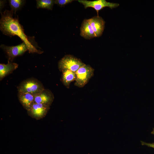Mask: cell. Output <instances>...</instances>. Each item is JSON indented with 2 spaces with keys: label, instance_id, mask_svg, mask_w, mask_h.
I'll use <instances>...</instances> for the list:
<instances>
[{
  "label": "cell",
  "instance_id": "obj_10",
  "mask_svg": "<svg viewBox=\"0 0 154 154\" xmlns=\"http://www.w3.org/2000/svg\"><path fill=\"white\" fill-rule=\"evenodd\" d=\"M19 100L23 107L27 111L35 103L34 96L29 93L18 92Z\"/></svg>",
  "mask_w": 154,
  "mask_h": 154
},
{
  "label": "cell",
  "instance_id": "obj_11",
  "mask_svg": "<svg viewBox=\"0 0 154 154\" xmlns=\"http://www.w3.org/2000/svg\"><path fill=\"white\" fill-rule=\"evenodd\" d=\"M80 31V35L86 39H90L96 37L88 19H85L83 21Z\"/></svg>",
  "mask_w": 154,
  "mask_h": 154
},
{
  "label": "cell",
  "instance_id": "obj_17",
  "mask_svg": "<svg viewBox=\"0 0 154 154\" xmlns=\"http://www.w3.org/2000/svg\"><path fill=\"white\" fill-rule=\"evenodd\" d=\"M141 145H145L148 147H152L154 148V143H149L145 142L142 141H141Z\"/></svg>",
  "mask_w": 154,
  "mask_h": 154
},
{
  "label": "cell",
  "instance_id": "obj_9",
  "mask_svg": "<svg viewBox=\"0 0 154 154\" xmlns=\"http://www.w3.org/2000/svg\"><path fill=\"white\" fill-rule=\"evenodd\" d=\"M88 20L96 37L101 36L102 34L105 27V22L104 19L98 15Z\"/></svg>",
  "mask_w": 154,
  "mask_h": 154
},
{
  "label": "cell",
  "instance_id": "obj_2",
  "mask_svg": "<svg viewBox=\"0 0 154 154\" xmlns=\"http://www.w3.org/2000/svg\"><path fill=\"white\" fill-rule=\"evenodd\" d=\"M17 88L18 92L29 93L34 96L39 93L45 89L40 81L33 78L22 81Z\"/></svg>",
  "mask_w": 154,
  "mask_h": 154
},
{
  "label": "cell",
  "instance_id": "obj_16",
  "mask_svg": "<svg viewBox=\"0 0 154 154\" xmlns=\"http://www.w3.org/2000/svg\"><path fill=\"white\" fill-rule=\"evenodd\" d=\"M74 1L73 0H54V3L60 7H63L71 3Z\"/></svg>",
  "mask_w": 154,
  "mask_h": 154
},
{
  "label": "cell",
  "instance_id": "obj_5",
  "mask_svg": "<svg viewBox=\"0 0 154 154\" xmlns=\"http://www.w3.org/2000/svg\"><path fill=\"white\" fill-rule=\"evenodd\" d=\"M0 47L6 54L8 58V62H12L16 57L21 55L28 50L27 46L24 42L15 46H9L1 44Z\"/></svg>",
  "mask_w": 154,
  "mask_h": 154
},
{
  "label": "cell",
  "instance_id": "obj_1",
  "mask_svg": "<svg viewBox=\"0 0 154 154\" xmlns=\"http://www.w3.org/2000/svg\"><path fill=\"white\" fill-rule=\"evenodd\" d=\"M13 12L11 10H6L1 13L0 20V29L4 35L9 37L17 36L25 43L30 53L40 54L43 52L37 50L30 41L25 34L23 26L19 23L17 18L13 17Z\"/></svg>",
  "mask_w": 154,
  "mask_h": 154
},
{
  "label": "cell",
  "instance_id": "obj_12",
  "mask_svg": "<svg viewBox=\"0 0 154 154\" xmlns=\"http://www.w3.org/2000/svg\"><path fill=\"white\" fill-rule=\"evenodd\" d=\"M18 66V64L16 63L10 62L7 64H0V80H2L3 78L9 74L16 70Z\"/></svg>",
  "mask_w": 154,
  "mask_h": 154
},
{
  "label": "cell",
  "instance_id": "obj_13",
  "mask_svg": "<svg viewBox=\"0 0 154 154\" xmlns=\"http://www.w3.org/2000/svg\"><path fill=\"white\" fill-rule=\"evenodd\" d=\"M62 72L60 80L67 88H69L71 83L75 80V73L68 70H64Z\"/></svg>",
  "mask_w": 154,
  "mask_h": 154
},
{
  "label": "cell",
  "instance_id": "obj_19",
  "mask_svg": "<svg viewBox=\"0 0 154 154\" xmlns=\"http://www.w3.org/2000/svg\"><path fill=\"white\" fill-rule=\"evenodd\" d=\"M151 133L154 135V128L153 129V131L151 132Z\"/></svg>",
  "mask_w": 154,
  "mask_h": 154
},
{
  "label": "cell",
  "instance_id": "obj_18",
  "mask_svg": "<svg viewBox=\"0 0 154 154\" xmlns=\"http://www.w3.org/2000/svg\"><path fill=\"white\" fill-rule=\"evenodd\" d=\"M5 3L4 1H0V8L1 9L3 8L4 6V4Z\"/></svg>",
  "mask_w": 154,
  "mask_h": 154
},
{
  "label": "cell",
  "instance_id": "obj_3",
  "mask_svg": "<svg viewBox=\"0 0 154 154\" xmlns=\"http://www.w3.org/2000/svg\"><path fill=\"white\" fill-rule=\"evenodd\" d=\"M94 70L90 65L84 64L75 72L76 79L74 85L79 88L84 87L94 75Z\"/></svg>",
  "mask_w": 154,
  "mask_h": 154
},
{
  "label": "cell",
  "instance_id": "obj_6",
  "mask_svg": "<svg viewBox=\"0 0 154 154\" xmlns=\"http://www.w3.org/2000/svg\"><path fill=\"white\" fill-rule=\"evenodd\" d=\"M78 1L83 4L85 9L89 7L94 8L97 11L98 15V11L105 7H108L112 9L119 6V4L118 3L108 2L105 0H97L94 1L79 0Z\"/></svg>",
  "mask_w": 154,
  "mask_h": 154
},
{
  "label": "cell",
  "instance_id": "obj_14",
  "mask_svg": "<svg viewBox=\"0 0 154 154\" xmlns=\"http://www.w3.org/2000/svg\"><path fill=\"white\" fill-rule=\"evenodd\" d=\"M37 8L46 9L52 10L54 0H37Z\"/></svg>",
  "mask_w": 154,
  "mask_h": 154
},
{
  "label": "cell",
  "instance_id": "obj_15",
  "mask_svg": "<svg viewBox=\"0 0 154 154\" xmlns=\"http://www.w3.org/2000/svg\"><path fill=\"white\" fill-rule=\"evenodd\" d=\"M9 1L11 10L15 14L22 8L25 2V0H9Z\"/></svg>",
  "mask_w": 154,
  "mask_h": 154
},
{
  "label": "cell",
  "instance_id": "obj_4",
  "mask_svg": "<svg viewBox=\"0 0 154 154\" xmlns=\"http://www.w3.org/2000/svg\"><path fill=\"white\" fill-rule=\"evenodd\" d=\"M84 64L80 59L70 54L65 55L59 61L58 68L60 72L68 70L75 72Z\"/></svg>",
  "mask_w": 154,
  "mask_h": 154
},
{
  "label": "cell",
  "instance_id": "obj_8",
  "mask_svg": "<svg viewBox=\"0 0 154 154\" xmlns=\"http://www.w3.org/2000/svg\"><path fill=\"white\" fill-rule=\"evenodd\" d=\"M54 99L53 94L48 89H44L42 92L34 96L35 103L50 106Z\"/></svg>",
  "mask_w": 154,
  "mask_h": 154
},
{
  "label": "cell",
  "instance_id": "obj_7",
  "mask_svg": "<svg viewBox=\"0 0 154 154\" xmlns=\"http://www.w3.org/2000/svg\"><path fill=\"white\" fill-rule=\"evenodd\" d=\"M50 109V106L34 103L27 111L28 115L33 118L39 120L44 117Z\"/></svg>",
  "mask_w": 154,
  "mask_h": 154
}]
</instances>
